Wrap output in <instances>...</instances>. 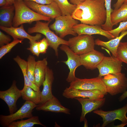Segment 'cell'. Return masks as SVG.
<instances>
[{
  "instance_id": "cell-41",
  "label": "cell",
  "mask_w": 127,
  "mask_h": 127,
  "mask_svg": "<svg viewBox=\"0 0 127 127\" xmlns=\"http://www.w3.org/2000/svg\"><path fill=\"white\" fill-rule=\"evenodd\" d=\"M7 5V2L6 0H0V6L2 7Z\"/></svg>"
},
{
  "instance_id": "cell-20",
  "label": "cell",
  "mask_w": 127,
  "mask_h": 127,
  "mask_svg": "<svg viewBox=\"0 0 127 127\" xmlns=\"http://www.w3.org/2000/svg\"><path fill=\"white\" fill-rule=\"evenodd\" d=\"M52 69L48 66L46 72L45 79L42 84L43 89L41 91L40 103H43L52 98L54 96L52 93V85L54 79Z\"/></svg>"
},
{
  "instance_id": "cell-5",
  "label": "cell",
  "mask_w": 127,
  "mask_h": 127,
  "mask_svg": "<svg viewBox=\"0 0 127 127\" xmlns=\"http://www.w3.org/2000/svg\"><path fill=\"white\" fill-rule=\"evenodd\" d=\"M55 19V22L49 26V28L55 31L60 37L62 38L69 35L77 36V34L74 31L73 27L79 22L71 15H61Z\"/></svg>"
},
{
  "instance_id": "cell-7",
  "label": "cell",
  "mask_w": 127,
  "mask_h": 127,
  "mask_svg": "<svg viewBox=\"0 0 127 127\" xmlns=\"http://www.w3.org/2000/svg\"><path fill=\"white\" fill-rule=\"evenodd\" d=\"M37 105L29 101H26L17 111L8 115H0V123L3 127H7L12 122L19 119L30 118L33 116V110Z\"/></svg>"
},
{
  "instance_id": "cell-33",
  "label": "cell",
  "mask_w": 127,
  "mask_h": 127,
  "mask_svg": "<svg viewBox=\"0 0 127 127\" xmlns=\"http://www.w3.org/2000/svg\"><path fill=\"white\" fill-rule=\"evenodd\" d=\"M127 30V21L120 22L119 26L109 32L116 38L119 36L120 32Z\"/></svg>"
},
{
  "instance_id": "cell-1",
  "label": "cell",
  "mask_w": 127,
  "mask_h": 127,
  "mask_svg": "<svg viewBox=\"0 0 127 127\" xmlns=\"http://www.w3.org/2000/svg\"><path fill=\"white\" fill-rule=\"evenodd\" d=\"M71 16L81 23L101 26L106 19L104 0H86L77 5Z\"/></svg>"
},
{
  "instance_id": "cell-6",
  "label": "cell",
  "mask_w": 127,
  "mask_h": 127,
  "mask_svg": "<svg viewBox=\"0 0 127 127\" xmlns=\"http://www.w3.org/2000/svg\"><path fill=\"white\" fill-rule=\"evenodd\" d=\"M68 41L70 48L79 56L94 49L95 40L91 35H78L69 38Z\"/></svg>"
},
{
  "instance_id": "cell-38",
  "label": "cell",
  "mask_w": 127,
  "mask_h": 127,
  "mask_svg": "<svg viewBox=\"0 0 127 127\" xmlns=\"http://www.w3.org/2000/svg\"><path fill=\"white\" fill-rule=\"evenodd\" d=\"M126 0H117V2L113 5L114 9L119 8Z\"/></svg>"
},
{
  "instance_id": "cell-19",
  "label": "cell",
  "mask_w": 127,
  "mask_h": 127,
  "mask_svg": "<svg viewBox=\"0 0 127 127\" xmlns=\"http://www.w3.org/2000/svg\"><path fill=\"white\" fill-rule=\"evenodd\" d=\"M36 109L37 111L63 113L68 115L71 114L70 109L63 106L54 96L45 102L37 105Z\"/></svg>"
},
{
  "instance_id": "cell-4",
  "label": "cell",
  "mask_w": 127,
  "mask_h": 127,
  "mask_svg": "<svg viewBox=\"0 0 127 127\" xmlns=\"http://www.w3.org/2000/svg\"><path fill=\"white\" fill-rule=\"evenodd\" d=\"M102 79L107 92L112 96L127 91V78L124 73L109 74L102 77Z\"/></svg>"
},
{
  "instance_id": "cell-37",
  "label": "cell",
  "mask_w": 127,
  "mask_h": 127,
  "mask_svg": "<svg viewBox=\"0 0 127 127\" xmlns=\"http://www.w3.org/2000/svg\"><path fill=\"white\" fill-rule=\"evenodd\" d=\"M33 1L37 4H48L51 3L53 0H24V1Z\"/></svg>"
},
{
  "instance_id": "cell-2",
  "label": "cell",
  "mask_w": 127,
  "mask_h": 127,
  "mask_svg": "<svg viewBox=\"0 0 127 127\" xmlns=\"http://www.w3.org/2000/svg\"><path fill=\"white\" fill-rule=\"evenodd\" d=\"M13 4L15 8V14L12 26L14 27H18L23 24H30L35 21L50 20V18L40 15L31 9L24 1L15 0Z\"/></svg>"
},
{
  "instance_id": "cell-3",
  "label": "cell",
  "mask_w": 127,
  "mask_h": 127,
  "mask_svg": "<svg viewBox=\"0 0 127 127\" xmlns=\"http://www.w3.org/2000/svg\"><path fill=\"white\" fill-rule=\"evenodd\" d=\"M51 21L50 20L46 23L40 21H36L34 26L28 29V32L29 34L39 33L44 35L48 41L49 46L54 50L56 56H58L59 46L62 44L68 46V41L58 36L50 30L49 25Z\"/></svg>"
},
{
  "instance_id": "cell-21",
  "label": "cell",
  "mask_w": 127,
  "mask_h": 127,
  "mask_svg": "<svg viewBox=\"0 0 127 127\" xmlns=\"http://www.w3.org/2000/svg\"><path fill=\"white\" fill-rule=\"evenodd\" d=\"M15 8L13 5L5 6L0 8V26L9 27L12 26L15 15Z\"/></svg>"
},
{
  "instance_id": "cell-42",
  "label": "cell",
  "mask_w": 127,
  "mask_h": 127,
  "mask_svg": "<svg viewBox=\"0 0 127 127\" xmlns=\"http://www.w3.org/2000/svg\"><path fill=\"white\" fill-rule=\"evenodd\" d=\"M7 5H13L15 0H6Z\"/></svg>"
},
{
  "instance_id": "cell-27",
  "label": "cell",
  "mask_w": 127,
  "mask_h": 127,
  "mask_svg": "<svg viewBox=\"0 0 127 127\" xmlns=\"http://www.w3.org/2000/svg\"><path fill=\"white\" fill-rule=\"evenodd\" d=\"M40 125L46 127L40 122L39 117L33 116L28 119L16 121H14L10 123L8 127H33L35 125Z\"/></svg>"
},
{
  "instance_id": "cell-26",
  "label": "cell",
  "mask_w": 127,
  "mask_h": 127,
  "mask_svg": "<svg viewBox=\"0 0 127 127\" xmlns=\"http://www.w3.org/2000/svg\"><path fill=\"white\" fill-rule=\"evenodd\" d=\"M111 20L113 26L127 21V4L123 3L119 8L114 9L111 14Z\"/></svg>"
},
{
  "instance_id": "cell-39",
  "label": "cell",
  "mask_w": 127,
  "mask_h": 127,
  "mask_svg": "<svg viewBox=\"0 0 127 127\" xmlns=\"http://www.w3.org/2000/svg\"><path fill=\"white\" fill-rule=\"evenodd\" d=\"M71 4L78 5L80 4L86 0H69Z\"/></svg>"
},
{
  "instance_id": "cell-12",
  "label": "cell",
  "mask_w": 127,
  "mask_h": 127,
  "mask_svg": "<svg viewBox=\"0 0 127 127\" xmlns=\"http://www.w3.org/2000/svg\"><path fill=\"white\" fill-rule=\"evenodd\" d=\"M21 96V90L17 88L15 80L13 81L11 86L8 89L0 91V98L7 104L10 114L16 111L17 109L16 102Z\"/></svg>"
},
{
  "instance_id": "cell-18",
  "label": "cell",
  "mask_w": 127,
  "mask_h": 127,
  "mask_svg": "<svg viewBox=\"0 0 127 127\" xmlns=\"http://www.w3.org/2000/svg\"><path fill=\"white\" fill-rule=\"evenodd\" d=\"M79 56L81 65L92 70L97 68L104 56L102 53L94 49Z\"/></svg>"
},
{
  "instance_id": "cell-40",
  "label": "cell",
  "mask_w": 127,
  "mask_h": 127,
  "mask_svg": "<svg viewBox=\"0 0 127 127\" xmlns=\"http://www.w3.org/2000/svg\"><path fill=\"white\" fill-rule=\"evenodd\" d=\"M127 97V91H126L120 96L119 98V102H121L124 100Z\"/></svg>"
},
{
  "instance_id": "cell-15",
  "label": "cell",
  "mask_w": 127,
  "mask_h": 127,
  "mask_svg": "<svg viewBox=\"0 0 127 127\" xmlns=\"http://www.w3.org/2000/svg\"><path fill=\"white\" fill-rule=\"evenodd\" d=\"M73 29L78 35L98 34L110 40L115 38L109 31L103 29L101 26L99 25H91L81 23L74 26Z\"/></svg>"
},
{
  "instance_id": "cell-11",
  "label": "cell",
  "mask_w": 127,
  "mask_h": 127,
  "mask_svg": "<svg viewBox=\"0 0 127 127\" xmlns=\"http://www.w3.org/2000/svg\"><path fill=\"white\" fill-rule=\"evenodd\" d=\"M122 62L117 57L104 56L97 67L99 72L98 77L121 72Z\"/></svg>"
},
{
  "instance_id": "cell-9",
  "label": "cell",
  "mask_w": 127,
  "mask_h": 127,
  "mask_svg": "<svg viewBox=\"0 0 127 127\" xmlns=\"http://www.w3.org/2000/svg\"><path fill=\"white\" fill-rule=\"evenodd\" d=\"M93 112L102 118V127L106 126L116 119L120 121L124 126L127 124V104L122 107L113 110L105 111L97 109L93 111Z\"/></svg>"
},
{
  "instance_id": "cell-28",
  "label": "cell",
  "mask_w": 127,
  "mask_h": 127,
  "mask_svg": "<svg viewBox=\"0 0 127 127\" xmlns=\"http://www.w3.org/2000/svg\"><path fill=\"white\" fill-rule=\"evenodd\" d=\"M57 4L63 15H71L77 5L71 3L68 0H53Z\"/></svg>"
},
{
  "instance_id": "cell-14",
  "label": "cell",
  "mask_w": 127,
  "mask_h": 127,
  "mask_svg": "<svg viewBox=\"0 0 127 127\" xmlns=\"http://www.w3.org/2000/svg\"><path fill=\"white\" fill-rule=\"evenodd\" d=\"M81 104L82 107V111L80 117V122L86 120L85 116L88 113L97 109L103 106L106 100L105 98L99 99H91L80 97L74 98Z\"/></svg>"
},
{
  "instance_id": "cell-23",
  "label": "cell",
  "mask_w": 127,
  "mask_h": 127,
  "mask_svg": "<svg viewBox=\"0 0 127 127\" xmlns=\"http://www.w3.org/2000/svg\"><path fill=\"white\" fill-rule=\"evenodd\" d=\"M47 64L46 58L36 61L34 72L35 84L39 87L42 85L44 80Z\"/></svg>"
},
{
  "instance_id": "cell-13",
  "label": "cell",
  "mask_w": 127,
  "mask_h": 127,
  "mask_svg": "<svg viewBox=\"0 0 127 127\" xmlns=\"http://www.w3.org/2000/svg\"><path fill=\"white\" fill-rule=\"evenodd\" d=\"M60 48L66 53L67 56V60L63 62L68 66L69 69L66 80L67 82L70 83L74 81L76 77L75 74L76 69L81 65L80 56L74 53L67 45L62 44Z\"/></svg>"
},
{
  "instance_id": "cell-29",
  "label": "cell",
  "mask_w": 127,
  "mask_h": 127,
  "mask_svg": "<svg viewBox=\"0 0 127 127\" xmlns=\"http://www.w3.org/2000/svg\"><path fill=\"white\" fill-rule=\"evenodd\" d=\"M111 0H104V4L106 12L107 17L106 21L104 24L101 26L104 30L109 31L112 30L113 25L111 20V16L114 10L111 7Z\"/></svg>"
},
{
  "instance_id": "cell-35",
  "label": "cell",
  "mask_w": 127,
  "mask_h": 127,
  "mask_svg": "<svg viewBox=\"0 0 127 127\" xmlns=\"http://www.w3.org/2000/svg\"><path fill=\"white\" fill-rule=\"evenodd\" d=\"M30 47L27 48L33 54L38 57L40 53L38 47V42L36 41L30 42Z\"/></svg>"
},
{
  "instance_id": "cell-22",
  "label": "cell",
  "mask_w": 127,
  "mask_h": 127,
  "mask_svg": "<svg viewBox=\"0 0 127 127\" xmlns=\"http://www.w3.org/2000/svg\"><path fill=\"white\" fill-rule=\"evenodd\" d=\"M120 35L107 42L98 38L95 40V45L105 47L112 53L113 56L116 57V53L118 45L122 39L127 35V30L121 32Z\"/></svg>"
},
{
  "instance_id": "cell-43",
  "label": "cell",
  "mask_w": 127,
  "mask_h": 127,
  "mask_svg": "<svg viewBox=\"0 0 127 127\" xmlns=\"http://www.w3.org/2000/svg\"><path fill=\"white\" fill-rule=\"evenodd\" d=\"M124 3L127 4V0H126L125 1Z\"/></svg>"
},
{
  "instance_id": "cell-44",
  "label": "cell",
  "mask_w": 127,
  "mask_h": 127,
  "mask_svg": "<svg viewBox=\"0 0 127 127\" xmlns=\"http://www.w3.org/2000/svg\"><path fill=\"white\" fill-rule=\"evenodd\" d=\"M23 0H17V1H23Z\"/></svg>"
},
{
  "instance_id": "cell-16",
  "label": "cell",
  "mask_w": 127,
  "mask_h": 127,
  "mask_svg": "<svg viewBox=\"0 0 127 127\" xmlns=\"http://www.w3.org/2000/svg\"><path fill=\"white\" fill-rule=\"evenodd\" d=\"M62 95L67 98L71 99L77 97L99 99L103 98L105 95L101 91L98 90H84L69 87L65 89Z\"/></svg>"
},
{
  "instance_id": "cell-30",
  "label": "cell",
  "mask_w": 127,
  "mask_h": 127,
  "mask_svg": "<svg viewBox=\"0 0 127 127\" xmlns=\"http://www.w3.org/2000/svg\"><path fill=\"white\" fill-rule=\"evenodd\" d=\"M27 71L28 76L30 80L35 84L34 72L36 62L35 58L34 56L30 55L27 58Z\"/></svg>"
},
{
  "instance_id": "cell-34",
  "label": "cell",
  "mask_w": 127,
  "mask_h": 127,
  "mask_svg": "<svg viewBox=\"0 0 127 127\" xmlns=\"http://www.w3.org/2000/svg\"><path fill=\"white\" fill-rule=\"evenodd\" d=\"M49 46V44L46 38H44L38 42L39 49L40 53L43 54L46 53Z\"/></svg>"
},
{
  "instance_id": "cell-17",
  "label": "cell",
  "mask_w": 127,
  "mask_h": 127,
  "mask_svg": "<svg viewBox=\"0 0 127 127\" xmlns=\"http://www.w3.org/2000/svg\"><path fill=\"white\" fill-rule=\"evenodd\" d=\"M0 29L11 36L13 40H22L27 39L32 42L39 40L42 37L40 33H37L35 36H32L27 32L24 30L23 24L19 27L12 26L7 27L0 26Z\"/></svg>"
},
{
  "instance_id": "cell-10",
  "label": "cell",
  "mask_w": 127,
  "mask_h": 127,
  "mask_svg": "<svg viewBox=\"0 0 127 127\" xmlns=\"http://www.w3.org/2000/svg\"><path fill=\"white\" fill-rule=\"evenodd\" d=\"M29 8L38 13L51 19L62 15L57 3L54 1L48 4H40L31 1H24Z\"/></svg>"
},
{
  "instance_id": "cell-8",
  "label": "cell",
  "mask_w": 127,
  "mask_h": 127,
  "mask_svg": "<svg viewBox=\"0 0 127 127\" xmlns=\"http://www.w3.org/2000/svg\"><path fill=\"white\" fill-rule=\"evenodd\" d=\"M102 78L98 77L91 79H81L76 77L74 81L70 83L69 87L84 90H98L105 95L107 93Z\"/></svg>"
},
{
  "instance_id": "cell-24",
  "label": "cell",
  "mask_w": 127,
  "mask_h": 127,
  "mask_svg": "<svg viewBox=\"0 0 127 127\" xmlns=\"http://www.w3.org/2000/svg\"><path fill=\"white\" fill-rule=\"evenodd\" d=\"M21 97L26 101H31L37 105L40 103L41 91H35L30 87L24 85L23 89L21 90Z\"/></svg>"
},
{
  "instance_id": "cell-31",
  "label": "cell",
  "mask_w": 127,
  "mask_h": 127,
  "mask_svg": "<svg viewBox=\"0 0 127 127\" xmlns=\"http://www.w3.org/2000/svg\"><path fill=\"white\" fill-rule=\"evenodd\" d=\"M116 57L121 62L127 64V42H120L118 47Z\"/></svg>"
},
{
  "instance_id": "cell-32",
  "label": "cell",
  "mask_w": 127,
  "mask_h": 127,
  "mask_svg": "<svg viewBox=\"0 0 127 127\" xmlns=\"http://www.w3.org/2000/svg\"><path fill=\"white\" fill-rule=\"evenodd\" d=\"M23 41L22 40H13L11 42L1 47L0 48V59H1L6 54L9 52L17 44L21 43Z\"/></svg>"
},
{
  "instance_id": "cell-36",
  "label": "cell",
  "mask_w": 127,
  "mask_h": 127,
  "mask_svg": "<svg viewBox=\"0 0 127 127\" xmlns=\"http://www.w3.org/2000/svg\"><path fill=\"white\" fill-rule=\"evenodd\" d=\"M11 39L8 36L0 31V46L1 47L9 43Z\"/></svg>"
},
{
  "instance_id": "cell-25",
  "label": "cell",
  "mask_w": 127,
  "mask_h": 127,
  "mask_svg": "<svg viewBox=\"0 0 127 127\" xmlns=\"http://www.w3.org/2000/svg\"><path fill=\"white\" fill-rule=\"evenodd\" d=\"M14 60L18 64L22 72L24 80V85L28 86L35 91L40 90L39 87L32 83L29 79L27 74V61L17 56L13 58Z\"/></svg>"
}]
</instances>
